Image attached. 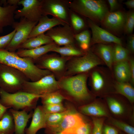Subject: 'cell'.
I'll return each instance as SVG.
<instances>
[{
	"mask_svg": "<svg viewBox=\"0 0 134 134\" xmlns=\"http://www.w3.org/2000/svg\"><path fill=\"white\" fill-rule=\"evenodd\" d=\"M18 5L23 7L15 11L14 19L24 17L29 21L38 22L42 15V0H21Z\"/></svg>",
	"mask_w": 134,
	"mask_h": 134,
	"instance_id": "cell-10",
	"label": "cell"
},
{
	"mask_svg": "<svg viewBox=\"0 0 134 134\" xmlns=\"http://www.w3.org/2000/svg\"><path fill=\"white\" fill-rule=\"evenodd\" d=\"M104 63L111 71L113 65V47L103 44H97L93 52Z\"/></svg>",
	"mask_w": 134,
	"mask_h": 134,
	"instance_id": "cell-22",
	"label": "cell"
},
{
	"mask_svg": "<svg viewBox=\"0 0 134 134\" xmlns=\"http://www.w3.org/2000/svg\"><path fill=\"white\" fill-rule=\"evenodd\" d=\"M42 95L22 91L11 93L0 88V102L4 106L15 110L21 109L29 112L34 109L37 101Z\"/></svg>",
	"mask_w": 134,
	"mask_h": 134,
	"instance_id": "cell-3",
	"label": "cell"
},
{
	"mask_svg": "<svg viewBox=\"0 0 134 134\" xmlns=\"http://www.w3.org/2000/svg\"><path fill=\"white\" fill-rule=\"evenodd\" d=\"M14 131L12 116L9 110H7L0 120V134H13Z\"/></svg>",
	"mask_w": 134,
	"mask_h": 134,
	"instance_id": "cell-27",
	"label": "cell"
},
{
	"mask_svg": "<svg viewBox=\"0 0 134 134\" xmlns=\"http://www.w3.org/2000/svg\"><path fill=\"white\" fill-rule=\"evenodd\" d=\"M32 117L30 126L25 129V134H36L40 129L46 128L45 113L42 106H38L35 108Z\"/></svg>",
	"mask_w": 134,
	"mask_h": 134,
	"instance_id": "cell-18",
	"label": "cell"
},
{
	"mask_svg": "<svg viewBox=\"0 0 134 134\" xmlns=\"http://www.w3.org/2000/svg\"><path fill=\"white\" fill-rule=\"evenodd\" d=\"M75 41L79 43L82 50H86L88 49L91 39L90 33L87 30H85L78 33L74 34Z\"/></svg>",
	"mask_w": 134,
	"mask_h": 134,
	"instance_id": "cell-33",
	"label": "cell"
},
{
	"mask_svg": "<svg viewBox=\"0 0 134 134\" xmlns=\"http://www.w3.org/2000/svg\"><path fill=\"white\" fill-rule=\"evenodd\" d=\"M114 89L115 93L126 97L131 102L134 101V88L128 82H119L115 81Z\"/></svg>",
	"mask_w": 134,
	"mask_h": 134,
	"instance_id": "cell-26",
	"label": "cell"
},
{
	"mask_svg": "<svg viewBox=\"0 0 134 134\" xmlns=\"http://www.w3.org/2000/svg\"><path fill=\"white\" fill-rule=\"evenodd\" d=\"M64 61L61 57L46 54L33 61L38 62V65L36 66L40 68L56 71L63 69L64 65Z\"/></svg>",
	"mask_w": 134,
	"mask_h": 134,
	"instance_id": "cell-17",
	"label": "cell"
},
{
	"mask_svg": "<svg viewBox=\"0 0 134 134\" xmlns=\"http://www.w3.org/2000/svg\"><path fill=\"white\" fill-rule=\"evenodd\" d=\"M68 1L64 0H42V15H51L70 25Z\"/></svg>",
	"mask_w": 134,
	"mask_h": 134,
	"instance_id": "cell-9",
	"label": "cell"
},
{
	"mask_svg": "<svg viewBox=\"0 0 134 134\" xmlns=\"http://www.w3.org/2000/svg\"><path fill=\"white\" fill-rule=\"evenodd\" d=\"M51 51L59 54L63 56H79L84 55V53L76 47L74 44L54 47Z\"/></svg>",
	"mask_w": 134,
	"mask_h": 134,
	"instance_id": "cell-28",
	"label": "cell"
},
{
	"mask_svg": "<svg viewBox=\"0 0 134 134\" xmlns=\"http://www.w3.org/2000/svg\"><path fill=\"white\" fill-rule=\"evenodd\" d=\"M108 1L110 6V12L115 11L118 8V1L116 0H108Z\"/></svg>",
	"mask_w": 134,
	"mask_h": 134,
	"instance_id": "cell-44",
	"label": "cell"
},
{
	"mask_svg": "<svg viewBox=\"0 0 134 134\" xmlns=\"http://www.w3.org/2000/svg\"><path fill=\"white\" fill-rule=\"evenodd\" d=\"M42 106L45 113L60 112L64 111L67 109L61 103L43 104Z\"/></svg>",
	"mask_w": 134,
	"mask_h": 134,
	"instance_id": "cell-38",
	"label": "cell"
},
{
	"mask_svg": "<svg viewBox=\"0 0 134 134\" xmlns=\"http://www.w3.org/2000/svg\"><path fill=\"white\" fill-rule=\"evenodd\" d=\"M15 134L14 133V134Z\"/></svg>",
	"mask_w": 134,
	"mask_h": 134,
	"instance_id": "cell-50",
	"label": "cell"
},
{
	"mask_svg": "<svg viewBox=\"0 0 134 134\" xmlns=\"http://www.w3.org/2000/svg\"><path fill=\"white\" fill-rule=\"evenodd\" d=\"M130 52L122 45L115 44L113 47V63H117L129 60Z\"/></svg>",
	"mask_w": 134,
	"mask_h": 134,
	"instance_id": "cell-30",
	"label": "cell"
},
{
	"mask_svg": "<svg viewBox=\"0 0 134 134\" xmlns=\"http://www.w3.org/2000/svg\"><path fill=\"white\" fill-rule=\"evenodd\" d=\"M45 34L58 46L74 44L75 34L69 25L55 27L47 31Z\"/></svg>",
	"mask_w": 134,
	"mask_h": 134,
	"instance_id": "cell-12",
	"label": "cell"
},
{
	"mask_svg": "<svg viewBox=\"0 0 134 134\" xmlns=\"http://www.w3.org/2000/svg\"><path fill=\"white\" fill-rule=\"evenodd\" d=\"M53 42L50 37L43 34L28 39L21 45L19 49H32Z\"/></svg>",
	"mask_w": 134,
	"mask_h": 134,
	"instance_id": "cell-25",
	"label": "cell"
},
{
	"mask_svg": "<svg viewBox=\"0 0 134 134\" xmlns=\"http://www.w3.org/2000/svg\"><path fill=\"white\" fill-rule=\"evenodd\" d=\"M66 24L56 18L53 17L50 18L47 16L42 15L37 24L33 29L28 39L44 34L45 32L57 26H63Z\"/></svg>",
	"mask_w": 134,
	"mask_h": 134,
	"instance_id": "cell-16",
	"label": "cell"
},
{
	"mask_svg": "<svg viewBox=\"0 0 134 134\" xmlns=\"http://www.w3.org/2000/svg\"><path fill=\"white\" fill-rule=\"evenodd\" d=\"M82 113L96 117H107L109 114L106 109L99 102L95 101L79 108Z\"/></svg>",
	"mask_w": 134,
	"mask_h": 134,
	"instance_id": "cell-24",
	"label": "cell"
},
{
	"mask_svg": "<svg viewBox=\"0 0 134 134\" xmlns=\"http://www.w3.org/2000/svg\"><path fill=\"white\" fill-rule=\"evenodd\" d=\"M91 70V84L95 94H103L107 92L110 88H114L115 81L112 71L108 68L99 66Z\"/></svg>",
	"mask_w": 134,
	"mask_h": 134,
	"instance_id": "cell-6",
	"label": "cell"
},
{
	"mask_svg": "<svg viewBox=\"0 0 134 134\" xmlns=\"http://www.w3.org/2000/svg\"><path fill=\"white\" fill-rule=\"evenodd\" d=\"M119 134H123V133L120 132L119 133Z\"/></svg>",
	"mask_w": 134,
	"mask_h": 134,
	"instance_id": "cell-49",
	"label": "cell"
},
{
	"mask_svg": "<svg viewBox=\"0 0 134 134\" xmlns=\"http://www.w3.org/2000/svg\"><path fill=\"white\" fill-rule=\"evenodd\" d=\"M29 80L22 72L11 67L0 64V88L13 93L21 91Z\"/></svg>",
	"mask_w": 134,
	"mask_h": 134,
	"instance_id": "cell-4",
	"label": "cell"
},
{
	"mask_svg": "<svg viewBox=\"0 0 134 134\" xmlns=\"http://www.w3.org/2000/svg\"><path fill=\"white\" fill-rule=\"evenodd\" d=\"M87 75L84 73L65 78L59 86L77 100H85L91 97L86 85Z\"/></svg>",
	"mask_w": 134,
	"mask_h": 134,
	"instance_id": "cell-5",
	"label": "cell"
},
{
	"mask_svg": "<svg viewBox=\"0 0 134 134\" xmlns=\"http://www.w3.org/2000/svg\"><path fill=\"white\" fill-rule=\"evenodd\" d=\"M59 87L58 83L54 76L50 74L35 81H26L24 83L21 91L42 95L55 92Z\"/></svg>",
	"mask_w": 134,
	"mask_h": 134,
	"instance_id": "cell-8",
	"label": "cell"
},
{
	"mask_svg": "<svg viewBox=\"0 0 134 134\" xmlns=\"http://www.w3.org/2000/svg\"><path fill=\"white\" fill-rule=\"evenodd\" d=\"M55 134H66V133H64L62 132H61L56 133Z\"/></svg>",
	"mask_w": 134,
	"mask_h": 134,
	"instance_id": "cell-48",
	"label": "cell"
},
{
	"mask_svg": "<svg viewBox=\"0 0 134 134\" xmlns=\"http://www.w3.org/2000/svg\"><path fill=\"white\" fill-rule=\"evenodd\" d=\"M0 64L13 67L22 72L31 81H37L43 77L51 74L47 69L38 68L33 60L19 56L16 52L0 49Z\"/></svg>",
	"mask_w": 134,
	"mask_h": 134,
	"instance_id": "cell-1",
	"label": "cell"
},
{
	"mask_svg": "<svg viewBox=\"0 0 134 134\" xmlns=\"http://www.w3.org/2000/svg\"><path fill=\"white\" fill-rule=\"evenodd\" d=\"M128 8L133 9L134 8V0H129L124 3Z\"/></svg>",
	"mask_w": 134,
	"mask_h": 134,
	"instance_id": "cell-46",
	"label": "cell"
},
{
	"mask_svg": "<svg viewBox=\"0 0 134 134\" xmlns=\"http://www.w3.org/2000/svg\"><path fill=\"white\" fill-rule=\"evenodd\" d=\"M38 22L29 21L24 17L20 18L19 22L15 21L12 26L16 32L5 49L10 52H16L28 39L30 33Z\"/></svg>",
	"mask_w": 134,
	"mask_h": 134,
	"instance_id": "cell-7",
	"label": "cell"
},
{
	"mask_svg": "<svg viewBox=\"0 0 134 134\" xmlns=\"http://www.w3.org/2000/svg\"><path fill=\"white\" fill-rule=\"evenodd\" d=\"M73 61L69 69L71 72L75 73H84L99 65L105 64L93 51L90 50Z\"/></svg>",
	"mask_w": 134,
	"mask_h": 134,
	"instance_id": "cell-11",
	"label": "cell"
},
{
	"mask_svg": "<svg viewBox=\"0 0 134 134\" xmlns=\"http://www.w3.org/2000/svg\"><path fill=\"white\" fill-rule=\"evenodd\" d=\"M134 27V12L130 11L126 13V18L123 30L125 33L131 34Z\"/></svg>",
	"mask_w": 134,
	"mask_h": 134,
	"instance_id": "cell-37",
	"label": "cell"
},
{
	"mask_svg": "<svg viewBox=\"0 0 134 134\" xmlns=\"http://www.w3.org/2000/svg\"><path fill=\"white\" fill-rule=\"evenodd\" d=\"M58 46L54 42L32 49H19L16 52L20 57L30 58L34 61L51 51L54 47Z\"/></svg>",
	"mask_w": 134,
	"mask_h": 134,
	"instance_id": "cell-20",
	"label": "cell"
},
{
	"mask_svg": "<svg viewBox=\"0 0 134 134\" xmlns=\"http://www.w3.org/2000/svg\"><path fill=\"white\" fill-rule=\"evenodd\" d=\"M129 62L130 67L131 79L130 81L132 84L134 83V61L133 58L129 59Z\"/></svg>",
	"mask_w": 134,
	"mask_h": 134,
	"instance_id": "cell-43",
	"label": "cell"
},
{
	"mask_svg": "<svg viewBox=\"0 0 134 134\" xmlns=\"http://www.w3.org/2000/svg\"><path fill=\"white\" fill-rule=\"evenodd\" d=\"M9 111L12 116L14 125L15 134H25V128L29 119L32 117L33 110L29 112L23 110H16L12 108Z\"/></svg>",
	"mask_w": 134,
	"mask_h": 134,
	"instance_id": "cell-19",
	"label": "cell"
},
{
	"mask_svg": "<svg viewBox=\"0 0 134 134\" xmlns=\"http://www.w3.org/2000/svg\"><path fill=\"white\" fill-rule=\"evenodd\" d=\"M129 60L114 64V74L116 81L128 82L130 81L131 74Z\"/></svg>",
	"mask_w": 134,
	"mask_h": 134,
	"instance_id": "cell-23",
	"label": "cell"
},
{
	"mask_svg": "<svg viewBox=\"0 0 134 134\" xmlns=\"http://www.w3.org/2000/svg\"><path fill=\"white\" fill-rule=\"evenodd\" d=\"M119 132L116 128L109 125L103 126L102 134H119Z\"/></svg>",
	"mask_w": 134,
	"mask_h": 134,
	"instance_id": "cell-41",
	"label": "cell"
},
{
	"mask_svg": "<svg viewBox=\"0 0 134 134\" xmlns=\"http://www.w3.org/2000/svg\"><path fill=\"white\" fill-rule=\"evenodd\" d=\"M2 3L0 1V33L3 32V28L12 26L15 22L14 13L18 7L17 5H7L2 6Z\"/></svg>",
	"mask_w": 134,
	"mask_h": 134,
	"instance_id": "cell-21",
	"label": "cell"
},
{
	"mask_svg": "<svg viewBox=\"0 0 134 134\" xmlns=\"http://www.w3.org/2000/svg\"><path fill=\"white\" fill-rule=\"evenodd\" d=\"M106 100L109 109L113 114L121 115L124 113L125 110L124 105L116 98L107 96L106 97Z\"/></svg>",
	"mask_w": 134,
	"mask_h": 134,
	"instance_id": "cell-31",
	"label": "cell"
},
{
	"mask_svg": "<svg viewBox=\"0 0 134 134\" xmlns=\"http://www.w3.org/2000/svg\"><path fill=\"white\" fill-rule=\"evenodd\" d=\"M69 21L70 25L75 34L79 33L85 26L83 19L78 14L70 9Z\"/></svg>",
	"mask_w": 134,
	"mask_h": 134,
	"instance_id": "cell-29",
	"label": "cell"
},
{
	"mask_svg": "<svg viewBox=\"0 0 134 134\" xmlns=\"http://www.w3.org/2000/svg\"><path fill=\"white\" fill-rule=\"evenodd\" d=\"M104 119L103 118H94L92 134H102Z\"/></svg>",
	"mask_w": 134,
	"mask_h": 134,
	"instance_id": "cell-39",
	"label": "cell"
},
{
	"mask_svg": "<svg viewBox=\"0 0 134 134\" xmlns=\"http://www.w3.org/2000/svg\"><path fill=\"white\" fill-rule=\"evenodd\" d=\"M87 21L92 33L90 45L111 43L122 45V41L120 38L100 27L92 21L88 19Z\"/></svg>",
	"mask_w": 134,
	"mask_h": 134,
	"instance_id": "cell-13",
	"label": "cell"
},
{
	"mask_svg": "<svg viewBox=\"0 0 134 134\" xmlns=\"http://www.w3.org/2000/svg\"><path fill=\"white\" fill-rule=\"evenodd\" d=\"M111 124L127 134H134V128L123 122L113 118L110 120Z\"/></svg>",
	"mask_w": 134,
	"mask_h": 134,
	"instance_id": "cell-36",
	"label": "cell"
},
{
	"mask_svg": "<svg viewBox=\"0 0 134 134\" xmlns=\"http://www.w3.org/2000/svg\"><path fill=\"white\" fill-rule=\"evenodd\" d=\"M16 32L14 29L6 35L0 36V49H5L10 43Z\"/></svg>",
	"mask_w": 134,
	"mask_h": 134,
	"instance_id": "cell-40",
	"label": "cell"
},
{
	"mask_svg": "<svg viewBox=\"0 0 134 134\" xmlns=\"http://www.w3.org/2000/svg\"><path fill=\"white\" fill-rule=\"evenodd\" d=\"M40 98L43 104L61 103L64 99L60 93L55 92L42 95Z\"/></svg>",
	"mask_w": 134,
	"mask_h": 134,
	"instance_id": "cell-34",
	"label": "cell"
},
{
	"mask_svg": "<svg viewBox=\"0 0 134 134\" xmlns=\"http://www.w3.org/2000/svg\"><path fill=\"white\" fill-rule=\"evenodd\" d=\"M127 49L129 52L132 53L134 52V35H130L128 37L127 42Z\"/></svg>",
	"mask_w": 134,
	"mask_h": 134,
	"instance_id": "cell-42",
	"label": "cell"
},
{
	"mask_svg": "<svg viewBox=\"0 0 134 134\" xmlns=\"http://www.w3.org/2000/svg\"><path fill=\"white\" fill-rule=\"evenodd\" d=\"M84 122L80 114L71 110L59 124L52 127L46 128L45 132L47 134H55L76 127Z\"/></svg>",
	"mask_w": 134,
	"mask_h": 134,
	"instance_id": "cell-14",
	"label": "cell"
},
{
	"mask_svg": "<svg viewBox=\"0 0 134 134\" xmlns=\"http://www.w3.org/2000/svg\"><path fill=\"white\" fill-rule=\"evenodd\" d=\"M70 110L67 109L60 112L45 113L46 128L52 127L59 124L65 115Z\"/></svg>",
	"mask_w": 134,
	"mask_h": 134,
	"instance_id": "cell-32",
	"label": "cell"
},
{
	"mask_svg": "<svg viewBox=\"0 0 134 134\" xmlns=\"http://www.w3.org/2000/svg\"><path fill=\"white\" fill-rule=\"evenodd\" d=\"M68 4L70 10L94 22L101 23L109 11L105 2L101 0H69Z\"/></svg>",
	"mask_w": 134,
	"mask_h": 134,
	"instance_id": "cell-2",
	"label": "cell"
},
{
	"mask_svg": "<svg viewBox=\"0 0 134 134\" xmlns=\"http://www.w3.org/2000/svg\"><path fill=\"white\" fill-rule=\"evenodd\" d=\"M8 109V108L3 105L0 102V120Z\"/></svg>",
	"mask_w": 134,
	"mask_h": 134,
	"instance_id": "cell-45",
	"label": "cell"
},
{
	"mask_svg": "<svg viewBox=\"0 0 134 134\" xmlns=\"http://www.w3.org/2000/svg\"><path fill=\"white\" fill-rule=\"evenodd\" d=\"M20 0H8L7 1V4L14 5H17Z\"/></svg>",
	"mask_w": 134,
	"mask_h": 134,
	"instance_id": "cell-47",
	"label": "cell"
},
{
	"mask_svg": "<svg viewBox=\"0 0 134 134\" xmlns=\"http://www.w3.org/2000/svg\"><path fill=\"white\" fill-rule=\"evenodd\" d=\"M93 128L89 123L85 122L80 125L63 132L70 134H92Z\"/></svg>",
	"mask_w": 134,
	"mask_h": 134,
	"instance_id": "cell-35",
	"label": "cell"
},
{
	"mask_svg": "<svg viewBox=\"0 0 134 134\" xmlns=\"http://www.w3.org/2000/svg\"><path fill=\"white\" fill-rule=\"evenodd\" d=\"M126 18V13L123 11H109L101 23L108 30L118 32L124 29Z\"/></svg>",
	"mask_w": 134,
	"mask_h": 134,
	"instance_id": "cell-15",
	"label": "cell"
}]
</instances>
